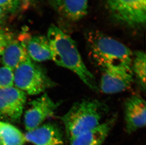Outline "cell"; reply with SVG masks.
Masks as SVG:
<instances>
[{
    "instance_id": "44dd1931",
    "label": "cell",
    "mask_w": 146,
    "mask_h": 145,
    "mask_svg": "<svg viewBox=\"0 0 146 145\" xmlns=\"http://www.w3.org/2000/svg\"><path fill=\"white\" fill-rule=\"evenodd\" d=\"M0 145H4V144L3 143V141H2L1 138V137H0Z\"/></svg>"
},
{
    "instance_id": "52a82bcc",
    "label": "cell",
    "mask_w": 146,
    "mask_h": 145,
    "mask_svg": "<svg viewBox=\"0 0 146 145\" xmlns=\"http://www.w3.org/2000/svg\"><path fill=\"white\" fill-rule=\"evenodd\" d=\"M61 103L54 101L47 93H44L31 102L30 107L24 116L27 131L33 130L43 125V122L54 114Z\"/></svg>"
},
{
    "instance_id": "30bf717a",
    "label": "cell",
    "mask_w": 146,
    "mask_h": 145,
    "mask_svg": "<svg viewBox=\"0 0 146 145\" xmlns=\"http://www.w3.org/2000/svg\"><path fill=\"white\" fill-rule=\"evenodd\" d=\"M25 137L26 141L35 145H64L61 130L54 123L43 124L27 131Z\"/></svg>"
},
{
    "instance_id": "9a60e30c",
    "label": "cell",
    "mask_w": 146,
    "mask_h": 145,
    "mask_svg": "<svg viewBox=\"0 0 146 145\" xmlns=\"http://www.w3.org/2000/svg\"><path fill=\"white\" fill-rule=\"evenodd\" d=\"M0 137L4 145H24L25 135L11 123L0 120Z\"/></svg>"
},
{
    "instance_id": "4fadbf2b",
    "label": "cell",
    "mask_w": 146,
    "mask_h": 145,
    "mask_svg": "<svg viewBox=\"0 0 146 145\" xmlns=\"http://www.w3.org/2000/svg\"><path fill=\"white\" fill-rule=\"evenodd\" d=\"M30 59L23 44L13 38L4 49L1 60L3 66L14 71L18 66Z\"/></svg>"
},
{
    "instance_id": "5bb4252c",
    "label": "cell",
    "mask_w": 146,
    "mask_h": 145,
    "mask_svg": "<svg viewBox=\"0 0 146 145\" xmlns=\"http://www.w3.org/2000/svg\"><path fill=\"white\" fill-rule=\"evenodd\" d=\"M88 0H54V5L60 14L70 21H78L88 12Z\"/></svg>"
},
{
    "instance_id": "3957f363",
    "label": "cell",
    "mask_w": 146,
    "mask_h": 145,
    "mask_svg": "<svg viewBox=\"0 0 146 145\" xmlns=\"http://www.w3.org/2000/svg\"><path fill=\"white\" fill-rule=\"evenodd\" d=\"M90 53L101 68L106 66L131 67L133 52L126 46L99 32H92L88 37Z\"/></svg>"
},
{
    "instance_id": "7c38bea8",
    "label": "cell",
    "mask_w": 146,
    "mask_h": 145,
    "mask_svg": "<svg viewBox=\"0 0 146 145\" xmlns=\"http://www.w3.org/2000/svg\"><path fill=\"white\" fill-rule=\"evenodd\" d=\"M116 120L112 116L90 130L70 140V145H101L108 135Z\"/></svg>"
},
{
    "instance_id": "d6986e66",
    "label": "cell",
    "mask_w": 146,
    "mask_h": 145,
    "mask_svg": "<svg viewBox=\"0 0 146 145\" xmlns=\"http://www.w3.org/2000/svg\"><path fill=\"white\" fill-rule=\"evenodd\" d=\"M13 38V36L10 33L6 32H0V60L4 49Z\"/></svg>"
},
{
    "instance_id": "e0dca14e",
    "label": "cell",
    "mask_w": 146,
    "mask_h": 145,
    "mask_svg": "<svg viewBox=\"0 0 146 145\" xmlns=\"http://www.w3.org/2000/svg\"><path fill=\"white\" fill-rule=\"evenodd\" d=\"M13 86H14L13 71L5 66L0 67V89Z\"/></svg>"
},
{
    "instance_id": "6da1fadb",
    "label": "cell",
    "mask_w": 146,
    "mask_h": 145,
    "mask_svg": "<svg viewBox=\"0 0 146 145\" xmlns=\"http://www.w3.org/2000/svg\"><path fill=\"white\" fill-rule=\"evenodd\" d=\"M47 38L52 60L58 66L76 74L91 90H98L95 77L85 64L72 39L55 25H51L49 28Z\"/></svg>"
},
{
    "instance_id": "8992f818",
    "label": "cell",
    "mask_w": 146,
    "mask_h": 145,
    "mask_svg": "<svg viewBox=\"0 0 146 145\" xmlns=\"http://www.w3.org/2000/svg\"><path fill=\"white\" fill-rule=\"evenodd\" d=\"M101 69L102 74L98 88L104 93L113 94L124 92L133 82L134 76L131 67L106 66Z\"/></svg>"
},
{
    "instance_id": "2e32d148",
    "label": "cell",
    "mask_w": 146,
    "mask_h": 145,
    "mask_svg": "<svg viewBox=\"0 0 146 145\" xmlns=\"http://www.w3.org/2000/svg\"><path fill=\"white\" fill-rule=\"evenodd\" d=\"M131 70L138 84L145 92L146 90V54L143 51L133 52Z\"/></svg>"
},
{
    "instance_id": "277c9868",
    "label": "cell",
    "mask_w": 146,
    "mask_h": 145,
    "mask_svg": "<svg viewBox=\"0 0 146 145\" xmlns=\"http://www.w3.org/2000/svg\"><path fill=\"white\" fill-rule=\"evenodd\" d=\"M14 86L26 94L35 95L55 86L44 70L31 59L13 71Z\"/></svg>"
},
{
    "instance_id": "ba28073f",
    "label": "cell",
    "mask_w": 146,
    "mask_h": 145,
    "mask_svg": "<svg viewBox=\"0 0 146 145\" xmlns=\"http://www.w3.org/2000/svg\"><path fill=\"white\" fill-rule=\"evenodd\" d=\"M26 95L14 86L0 89V119L19 121L26 102Z\"/></svg>"
},
{
    "instance_id": "7a4b0ae2",
    "label": "cell",
    "mask_w": 146,
    "mask_h": 145,
    "mask_svg": "<svg viewBox=\"0 0 146 145\" xmlns=\"http://www.w3.org/2000/svg\"><path fill=\"white\" fill-rule=\"evenodd\" d=\"M108 107L97 100L75 103L61 117L69 140L93 129L102 123Z\"/></svg>"
},
{
    "instance_id": "5b68a950",
    "label": "cell",
    "mask_w": 146,
    "mask_h": 145,
    "mask_svg": "<svg viewBox=\"0 0 146 145\" xmlns=\"http://www.w3.org/2000/svg\"><path fill=\"white\" fill-rule=\"evenodd\" d=\"M115 18L131 26L143 25L146 21V0H106Z\"/></svg>"
},
{
    "instance_id": "ffe728a7",
    "label": "cell",
    "mask_w": 146,
    "mask_h": 145,
    "mask_svg": "<svg viewBox=\"0 0 146 145\" xmlns=\"http://www.w3.org/2000/svg\"><path fill=\"white\" fill-rule=\"evenodd\" d=\"M7 13L1 7H0V25H1L5 20L6 18Z\"/></svg>"
},
{
    "instance_id": "ac0fdd59",
    "label": "cell",
    "mask_w": 146,
    "mask_h": 145,
    "mask_svg": "<svg viewBox=\"0 0 146 145\" xmlns=\"http://www.w3.org/2000/svg\"><path fill=\"white\" fill-rule=\"evenodd\" d=\"M21 0H0V7L7 13H14L19 7Z\"/></svg>"
},
{
    "instance_id": "9c48e42d",
    "label": "cell",
    "mask_w": 146,
    "mask_h": 145,
    "mask_svg": "<svg viewBox=\"0 0 146 145\" xmlns=\"http://www.w3.org/2000/svg\"><path fill=\"white\" fill-rule=\"evenodd\" d=\"M125 130L132 133L146 125V102L140 96L133 95L124 103Z\"/></svg>"
},
{
    "instance_id": "8fae6325",
    "label": "cell",
    "mask_w": 146,
    "mask_h": 145,
    "mask_svg": "<svg viewBox=\"0 0 146 145\" xmlns=\"http://www.w3.org/2000/svg\"><path fill=\"white\" fill-rule=\"evenodd\" d=\"M19 40L24 45L29 57L35 62L52 60V54L47 37L43 36H31L28 34H22Z\"/></svg>"
}]
</instances>
